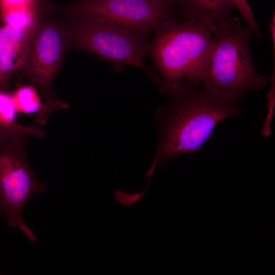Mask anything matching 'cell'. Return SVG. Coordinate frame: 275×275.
I'll use <instances>...</instances> for the list:
<instances>
[{
	"label": "cell",
	"instance_id": "obj_9",
	"mask_svg": "<svg viewBox=\"0 0 275 275\" xmlns=\"http://www.w3.org/2000/svg\"><path fill=\"white\" fill-rule=\"evenodd\" d=\"M182 21H197L213 26L232 16L234 6L229 0H175Z\"/></svg>",
	"mask_w": 275,
	"mask_h": 275
},
{
	"label": "cell",
	"instance_id": "obj_13",
	"mask_svg": "<svg viewBox=\"0 0 275 275\" xmlns=\"http://www.w3.org/2000/svg\"><path fill=\"white\" fill-rule=\"evenodd\" d=\"M269 28L270 33L271 42L272 44L273 56L274 59L275 54V13L273 14L271 19L269 23Z\"/></svg>",
	"mask_w": 275,
	"mask_h": 275
},
{
	"label": "cell",
	"instance_id": "obj_5",
	"mask_svg": "<svg viewBox=\"0 0 275 275\" xmlns=\"http://www.w3.org/2000/svg\"><path fill=\"white\" fill-rule=\"evenodd\" d=\"M28 147L25 136L0 135V217L35 243L37 237L25 223L23 210L32 196L46 192L47 187L38 180L31 168Z\"/></svg>",
	"mask_w": 275,
	"mask_h": 275
},
{
	"label": "cell",
	"instance_id": "obj_1",
	"mask_svg": "<svg viewBox=\"0 0 275 275\" xmlns=\"http://www.w3.org/2000/svg\"><path fill=\"white\" fill-rule=\"evenodd\" d=\"M171 97V101L160 113L161 132L153 162L155 167L176 156L199 151L219 122L241 114L237 104L202 84Z\"/></svg>",
	"mask_w": 275,
	"mask_h": 275
},
{
	"label": "cell",
	"instance_id": "obj_14",
	"mask_svg": "<svg viewBox=\"0 0 275 275\" xmlns=\"http://www.w3.org/2000/svg\"><path fill=\"white\" fill-rule=\"evenodd\" d=\"M3 81L0 78V86L3 84Z\"/></svg>",
	"mask_w": 275,
	"mask_h": 275
},
{
	"label": "cell",
	"instance_id": "obj_2",
	"mask_svg": "<svg viewBox=\"0 0 275 275\" xmlns=\"http://www.w3.org/2000/svg\"><path fill=\"white\" fill-rule=\"evenodd\" d=\"M212 27L174 18L154 32L148 54L159 73L162 93L173 96L201 84L212 45Z\"/></svg>",
	"mask_w": 275,
	"mask_h": 275
},
{
	"label": "cell",
	"instance_id": "obj_8",
	"mask_svg": "<svg viewBox=\"0 0 275 275\" xmlns=\"http://www.w3.org/2000/svg\"><path fill=\"white\" fill-rule=\"evenodd\" d=\"M36 25L28 29L0 27V78L3 82L25 63Z\"/></svg>",
	"mask_w": 275,
	"mask_h": 275
},
{
	"label": "cell",
	"instance_id": "obj_10",
	"mask_svg": "<svg viewBox=\"0 0 275 275\" xmlns=\"http://www.w3.org/2000/svg\"><path fill=\"white\" fill-rule=\"evenodd\" d=\"M11 95L17 112L24 114L38 113L35 120L37 124L46 123L49 115L55 111L41 103L35 89L32 86H22Z\"/></svg>",
	"mask_w": 275,
	"mask_h": 275
},
{
	"label": "cell",
	"instance_id": "obj_6",
	"mask_svg": "<svg viewBox=\"0 0 275 275\" xmlns=\"http://www.w3.org/2000/svg\"><path fill=\"white\" fill-rule=\"evenodd\" d=\"M62 10L104 18L144 36L175 18L172 11L147 0H76Z\"/></svg>",
	"mask_w": 275,
	"mask_h": 275
},
{
	"label": "cell",
	"instance_id": "obj_12",
	"mask_svg": "<svg viewBox=\"0 0 275 275\" xmlns=\"http://www.w3.org/2000/svg\"><path fill=\"white\" fill-rule=\"evenodd\" d=\"M274 66L272 74L269 77V80L271 82V87L266 98L268 100L267 108L268 109V114L264 121L263 127L262 129V134L265 136H269L271 133V123L273 114L274 99H275V69Z\"/></svg>",
	"mask_w": 275,
	"mask_h": 275
},
{
	"label": "cell",
	"instance_id": "obj_4",
	"mask_svg": "<svg viewBox=\"0 0 275 275\" xmlns=\"http://www.w3.org/2000/svg\"><path fill=\"white\" fill-rule=\"evenodd\" d=\"M64 13L69 19L70 41L75 46L113 65L132 66L153 76L144 61L148 48L145 36L104 18Z\"/></svg>",
	"mask_w": 275,
	"mask_h": 275
},
{
	"label": "cell",
	"instance_id": "obj_7",
	"mask_svg": "<svg viewBox=\"0 0 275 275\" xmlns=\"http://www.w3.org/2000/svg\"><path fill=\"white\" fill-rule=\"evenodd\" d=\"M67 39H70L68 29L64 33L55 23L46 21L36 25L25 61V75L41 90L44 104L60 109L65 108L67 103L54 97L52 85Z\"/></svg>",
	"mask_w": 275,
	"mask_h": 275
},
{
	"label": "cell",
	"instance_id": "obj_3",
	"mask_svg": "<svg viewBox=\"0 0 275 275\" xmlns=\"http://www.w3.org/2000/svg\"><path fill=\"white\" fill-rule=\"evenodd\" d=\"M212 31V45L201 84L236 104L248 93L267 86L270 77L258 73L252 61L251 28L232 16L213 25Z\"/></svg>",
	"mask_w": 275,
	"mask_h": 275
},
{
	"label": "cell",
	"instance_id": "obj_11",
	"mask_svg": "<svg viewBox=\"0 0 275 275\" xmlns=\"http://www.w3.org/2000/svg\"><path fill=\"white\" fill-rule=\"evenodd\" d=\"M236 7L241 15L247 25L251 28L254 34L259 38L262 35L253 15L252 9L247 0H229Z\"/></svg>",
	"mask_w": 275,
	"mask_h": 275
}]
</instances>
